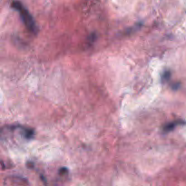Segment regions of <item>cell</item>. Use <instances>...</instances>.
Instances as JSON below:
<instances>
[{
    "mask_svg": "<svg viewBox=\"0 0 186 186\" xmlns=\"http://www.w3.org/2000/svg\"><path fill=\"white\" fill-rule=\"evenodd\" d=\"M34 134H35V131L32 130V129H23V136L26 138V139H31L34 137Z\"/></svg>",
    "mask_w": 186,
    "mask_h": 186,
    "instance_id": "cell-3",
    "label": "cell"
},
{
    "mask_svg": "<svg viewBox=\"0 0 186 186\" xmlns=\"http://www.w3.org/2000/svg\"><path fill=\"white\" fill-rule=\"evenodd\" d=\"M12 7L16 9L20 16H21V18H22V21L23 23L25 24V26L27 27V28L31 31L32 33L34 34H37V25L34 21V18L32 17V16L30 15V13L28 12V10L18 1H15L12 3Z\"/></svg>",
    "mask_w": 186,
    "mask_h": 186,
    "instance_id": "cell-1",
    "label": "cell"
},
{
    "mask_svg": "<svg viewBox=\"0 0 186 186\" xmlns=\"http://www.w3.org/2000/svg\"><path fill=\"white\" fill-rule=\"evenodd\" d=\"M179 86H180V84H179V83H176V84H174V85H173V89L177 90V89L179 88Z\"/></svg>",
    "mask_w": 186,
    "mask_h": 186,
    "instance_id": "cell-6",
    "label": "cell"
},
{
    "mask_svg": "<svg viewBox=\"0 0 186 186\" xmlns=\"http://www.w3.org/2000/svg\"><path fill=\"white\" fill-rule=\"evenodd\" d=\"M180 123H184L183 122H173V123H167L164 127H163V131L166 133V132H170L172 130H173L176 125L180 124Z\"/></svg>",
    "mask_w": 186,
    "mask_h": 186,
    "instance_id": "cell-2",
    "label": "cell"
},
{
    "mask_svg": "<svg viewBox=\"0 0 186 186\" xmlns=\"http://www.w3.org/2000/svg\"><path fill=\"white\" fill-rule=\"evenodd\" d=\"M170 77H171V72H170L169 70H166V71H164V72L162 74L161 80H162L163 83H165V82H167V81L170 79Z\"/></svg>",
    "mask_w": 186,
    "mask_h": 186,
    "instance_id": "cell-4",
    "label": "cell"
},
{
    "mask_svg": "<svg viewBox=\"0 0 186 186\" xmlns=\"http://www.w3.org/2000/svg\"><path fill=\"white\" fill-rule=\"evenodd\" d=\"M67 173V169L66 168H61L60 171H59V174L63 175V174H66Z\"/></svg>",
    "mask_w": 186,
    "mask_h": 186,
    "instance_id": "cell-5",
    "label": "cell"
}]
</instances>
